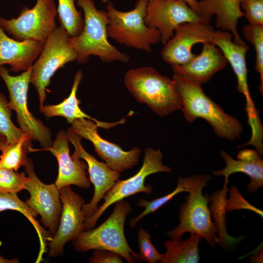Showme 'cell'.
<instances>
[{"label": "cell", "instance_id": "ab89813d", "mask_svg": "<svg viewBox=\"0 0 263 263\" xmlns=\"http://www.w3.org/2000/svg\"><path fill=\"white\" fill-rule=\"evenodd\" d=\"M251 0H241V2H246V1H251Z\"/></svg>", "mask_w": 263, "mask_h": 263}, {"label": "cell", "instance_id": "1f68e13d", "mask_svg": "<svg viewBox=\"0 0 263 263\" xmlns=\"http://www.w3.org/2000/svg\"><path fill=\"white\" fill-rule=\"evenodd\" d=\"M138 246L141 261L149 263H161L164 254L159 253L151 242V236L146 230L138 231Z\"/></svg>", "mask_w": 263, "mask_h": 263}, {"label": "cell", "instance_id": "277c9868", "mask_svg": "<svg viewBox=\"0 0 263 263\" xmlns=\"http://www.w3.org/2000/svg\"><path fill=\"white\" fill-rule=\"evenodd\" d=\"M124 83L136 100L161 116L182 110L180 96L172 79L150 66L129 70Z\"/></svg>", "mask_w": 263, "mask_h": 263}, {"label": "cell", "instance_id": "f35d334b", "mask_svg": "<svg viewBox=\"0 0 263 263\" xmlns=\"http://www.w3.org/2000/svg\"><path fill=\"white\" fill-rule=\"evenodd\" d=\"M101 1L103 3H107L110 1V0H101Z\"/></svg>", "mask_w": 263, "mask_h": 263}, {"label": "cell", "instance_id": "83f0119b", "mask_svg": "<svg viewBox=\"0 0 263 263\" xmlns=\"http://www.w3.org/2000/svg\"><path fill=\"white\" fill-rule=\"evenodd\" d=\"M242 32L244 38L254 46L256 51L255 70L260 75L259 89L263 94V25H245Z\"/></svg>", "mask_w": 263, "mask_h": 263}, {"label": "cell", "instance_id": "9c48e42d", "mask_svg": "<svg viewBox=\"0 0 263 263\" xmlns=\"http://www.w3.org/2000/svg\"><path fill=\"white\" fill-rule=\"evenodd\" d=\"M162 157L159 149L154 150L151 148H146L140 169L130 178L123 180L118 179L115 183L104 195L103 203L92 216L85 220V230L94 228L99 218L112 205L137 193L150 194L153 188L149 185H145L146 178L157 172H170L172 171L171 168L163 164Z\"/></svg>", "mask_w": 263, "mask_h": 263}, {"label": "cell", "instance_id": "d6a6232c", "mask_svg": "<svg viewBox=\"0 0 263 263\" xmlns=\"http://www.w3.org/2000/svg\"><path fill=\"white\" fill-rule=\"evenodd\" d=\"M229 192L230 197L228 199H225V211L246 209L253 211L263 217V211L249 204L242 196L236 187H232Z\"/></svg>", "mask_w": 263, "mask_h": 263}, {"label": "cell", "instance_id": "d6986e66", "mask_svg": "<svg viewBox=\"0 0 263 263\" xmlns=\"http://www.w3.org/2000/svg\"><path fill=\"white\" fill-rule=\"evenodd\" d=\"M203 45L201 54L188 62L171 66L174 75L202 86L225 67L227 60L215 44L207 43Z\"/></svg>", "mask_w": 263, "mask_h": 263}, {"label": "cell", "instance_id": "8992f818", "mask_svg": "<svg viewBox=\"0 0 263 263\" xmlns=\"http://www.w3.org/2000/svg\"><path fill=\"white\" fill-rule=\"evenodd\" d=\"M147 2L138 0L134 8L126 12L116 9L111 1L107 2L108 38L120 44L151 52L152 46L161 41V36L157 29L145 23Z\"/></svg>", "mask_w": 263, "mask_h": 263}, {"label": "cell", "instance_id": "3957f363", "mask_svg": "<svg viewBox=\"0 0 263 263\" xmlns=\"http://www.w3.org/2000/svg\"><path fill=\"white\" fill-rule=\"evenodd\" d=\"M84 13V27L80 34L70 37V42L76 52L79 63H84L91 56L106 62L127 63L130 56L120 51L108 40V16L106 10H98L93 0H76Z\"/></svg>", "mask_w": 263, "mask_h": 263}, {"label": "cell", "instance_id": "ba28073f", "mask_svg": "<svg viewBox=\"0 0 263 263\" xmlns=\"http://www.w3.org/2000/svg\"><path fill=\"white\" fill-rule=\"evenodd\" d=\"M32 67L19 75L13 76L5 66H0V76L8 89L9 106L16 113L19 128L31 140L38 141L45 149L52 145L51 131L31 114L27 107V92Z\"/></svg>", "mask_w": 263, "mask_h": 263}, {"label": "cell", "instance_id": "ffe728a7", "mask_svg": "<svg viewBox=\"0 0 263 263\" xmlns=\"http://www.w3.org/2000/svg\"><path fill=\"white\" fill-rule=\"evenodd\" d=\"M44 43L32 40L19 41L9 37L0 26V66L8 64L9 72L18 73L31 68Z\"/></svg>", "mask_w": 263, "mask_h": 263}, {"label": "cell", "instance_id": "2e32d148", "mask_svg": "<svg viewBox=\"0 0 263 263\" xmlns=\"http://www.w3.org/2000/svg\"><path fill=\"white\" fill-rule=\"evenodd\" d=\"M69 141L75 147L73 156L83 159L87 164L90 180L94 187V193L89 203L84 204L82 210L85 219L92 216L98 208V203L115 183L120 173L110 168L105 163L98 161L83 147V138L70 128L67 132Z\"/></svg>", "mask_w": 263, "mask_h": 263}, {"label": "cell", "instance_id": "e575fe53", "mask_svg": "<svg viewBox=\"0 0 263 263\" xmlns=\"http://www.w3.org/2000/svg\"><path fill=\"white\" fill-rule=\"evenodd\" d=\"M123 257L114 252L105 249L94 250L90 258L91 263H122Z\"/></svg>", "mask_w": 263, "mask_h": 263}, {"label": "cell", "instance_id": "4dcf8cb0", "mask_svg": "<svg viewBox=\"0 0 263 263\" xmlns=\"http://www.w3.org/2000/svg\"><path fill=\"white\" fill-rule=\"evenodd\" d=\"M28 178L22 172L0 168V191L18 193L25 189Z\"/></svg>", "mask_w": 263, "mask_h": 263}, {"label": "cell", "instance_id": "30bf717a", "mask_svg": "<svg viewBox=\"0 0 263 263\" xmlns=\"http://www.w3.org/2000/svg\"><path fill=\"white\" fill-rule=\"evenodd\" d=\"M57 14L54 0H37L32 8L24 6L16 18L0 17V26L16 40L44 43L56 27Z\"/></svg>", "mask_w": 263, "mask_h": 263}, {"label": "cell", "instance_id": "8d00e7d4", "mask_svg": "<svg viewBox=\"0 0 263 263\" xmlns=\"http://www.w3.org/2000/svg\"><path fill=\"white\" fill-rule=\"evenodd\" d=\"M18 262L17 259L9 260L0 255V263H15Z\"/></svg>", "mask_w": 263, "mask_h": 263}, {"label": "cell", "instance_id": "f546056e", "mask_svg": "<svg viewBox=\"0 0 263 263\" xmlns=\"http://www.w3.org/2000/svg\"><path fill=\"white\" fill-rule=\"evenodd\" d=\"M12 110L9 101L0 93V135L4 136L6 143L10 144L19 140L24 132L16 127L11 118Z\"/></svg>", "mask_w": 263, "mask_h": 263}, {"label": "cell", "instance_id": "74e56055", "mask_svg": "<svg viewBox=\"0 0 263 263\" xmlns=\"http://www.w3.org/2000/svg\"><path fill=\"white\" fill-rule=\"evenodd\" d=\"M6 143V139L5 137L2 135H0V151L1 150L3 146Z\"/></svg>", "mask_w": 263, "mask_h": 263}, {"label": "cell", "instance_id": "6da1fadb", "mask_svg": "<svg viewBox=\"0 0 263 263\" xmlns=\"http://www.w3.org/2000/svg\"><path fill=\"white\" fill-rule=\"evenodd\" d=\"M172 80L180 96L181 110L187 122L192 123L197 118H202L211 125L218 137L230 141L240 137L243 131L241 122L226 113L209 98L201 85L174 75Z\"/></svg>", "mask_w": 263, "mask_h": 263}, {"label": "cell", "instance_id": "f1b7e54d", "mask_svg": "<svg viewBox=\"0 0 263 263\" xmlns=\"http://www.w3.org/2000/svg\"><path fill=\"white\" fill-rule=\"evenodd\" d=\"M185 191L187 192V188L185 186L184 179V178L179 177L178 179L176 188L169 193L151 201H148L141 198L138 201L137 205L140 207H144L145 209L141 213L130 220V226L132 227H135L137 223L144 217L150 213H154L177 194Z\"/></svg>", "mask_w": 263, "mask_h": 263}, {"label": "cell", "instance_id": "4316f807", "mask_svg": "<svg viewBox=\"0 0 263 263\" xmlns=\"http://www.w3.org/2000/svg\"><path fill=\"white\" fill-rule=\"evenodd\" d=\"M75 0H58L57 12L60 25L71 37L80 34L84 24L82 13L75 6Z\"/></svg>", "mask_w": 263, "mask_h": 263}, {"label": "cell", "instance_id": "4fadbf2b", "mask_svg": "<svg viewBox=\"0 0 263 263\" xmlns=\"http://www.w3.org/2000/svg\"><path fill=\"white\" fill-rule=\"evenodd\" d=\"M59 191L62 208L57 231L49 241L50 257L62 255L65 244L85 230L83 198L74 192L70 186L59 188Z\"/></svg>", "mask_w": 263, "mask_h": 263}, {"label": "cell", "instance_id": "44dd1931", "mask_svg": "<svg viewBox=\"0 0 263 263\" xmlns=\"http://www.w3.org/2000/svg\"><path fill=\"white\" fill-rule=\"evenodd\" d=\"M221 157L225 161V168L220 170L212 172L214 175L229 176L234 173H244L250 178L247 185V190L253 193L263 186V160L256 150L245 149L240 150L237 156V159H233L226 151L220 152Z\"/></svg>", "mask_w": 263, "mask_h": 263}, {"label": "cell", "instance_id": "603a6c76", "mask_svg": "<svg viewBox=\"0 0 263 263\" xmlns=\"http://www.w3.org/2000/svg\"><path fill=\"white\" fill-rule=\"evenodd\" d=\"M82 75L83 73L81 70L76 72L70 94L68 97L58 104L43 105L39 108L40 112L47 117H63L70 124L77 119L86 118L94 121L98 127L104 129L111 128L117 125L123 124L125 121L124 119L113 123L100 121L87 115L81 110L79 106L80 101L76 97V93Z\"/></svg>", "mask_w": 263, "mask_h": 263}, {"label": "cell", "instance_id": "5bb4252c", "mask_svg": "<svg viewBox=\"0 0 263 263\" xmlns=\"http://www.w3.org/2000/svg\"><path fill=\"white\" fill-rule=\"evenodd\" d=\"M214 30L209 22L197 21L179 25L173 36L164 45L161 56L166 63L172 65L188 62L196 55L192 47L198 43H213Z\"/></svg>", "mask_w": 263, "mask_h": 263}, {"label": "cell", "instance_id": "d4e9b609", "mask_svg": "<svg viewBox=\"0 0 263 263\" xmlns=\"http://www.w3.org/2000/svg\"><path fill=\"white\" fill-rule=\"evenodd\" d=\"M6 210L18 211L25 216L33 225L39 237L40 244V256L45 252L47 241L53 235L45 231L39 224L36 218L38 214L23 202L17 196V193L0 191V212Z\"/></svg>", "mask_w": 263, "mask_h": 263}, {"label": "cell", "instance_id": "7402d4cb", "mask_svg": "<svg viewBox=\"0 0 263 263\" xmlns=\"http://www.w3.org/2000/svg\"><path fill=\"white\" fill-rule=\"evenodd\" d=\"M197 13L208 21H210L213 16H215L218 28L230 32L235 43H245L237 30L239 20L244 16L241 0H202L198 1Z\"/></svg>", "mask_w": 263, "mask_h": 263}, {"label": "cell", "instance_id": "52a82bcc", "mask_svg": "<svg viewBox=\"0 0 263 263\" xmlns=\"http://www.w3.org/2000/svg\"><path fill=\"white\" fill-rule=\"evenodd\" d=\"M70 37L62 27H56L44 42L32 67L30 82L37 90L39 108L43 106L47 96L46 88L55 73L67 63L77 60L78 55L70 42Z\"/></svg>", "mask_w": 263, "mask_h": 263}, {"label": "cell", "instance_id": "484cf974", "mask_svg": "<svg viewBox=\"0 0 263 263\" xmlns=\"http://www.w3.org/2000/svg\"><path fill=\"white\" fill-rule=\"evenodd\" d=\"M30 137L23 133L19 140L6 143L1 150L0 168L18 171L19 168L26 164L27 153L31 152L32 144Z\"/></svg>", "mask_w": 263, "mask_h": 263}, {"label": "cell", "instance_id": "ac0fdd59", "mask_svg": "<svg viewBox=\"0 0 263 263\" xmlns=\"http://www.w3.org/2000/svg\"><path fill=\"white\" fill-rule=\"evenodd\" d=\"M69 141L67 132L60 130L51 146L38 150L50 151L57 159L58 173L55 184L58 189L71 185L88 188L91 184L86 172L87 164L80 158L70 155Z\"/></svg>", "mask_w": 263, "mask_h": 263}, {"label": "cell", "instance_id": "d590c367", "mask_svg": "<svg viewBox=\"0 0 263 263\" xmlns=\"http://www.w3.org/2000/svg\"><path fill=\"white\" fill-rule=\"evenodd\" d=\"M148 1V0H145ZM187 3L197 12L198 1L197 0H184Z\"/></svg>", "mask_w": 263, "mask_h": 263}, {"label": "cell", "instance_id": "7a4b0ae2", "mask_svg": "<svg viewBox=\"0 0 263 263\" xmlns=\"http://www.w3.org/2000/svg\"><path fill=\"white\" fill-rule=\"evenodd\" d=\"M210 175L196 174L184 178L187 192L186 202L179 208V225L167 234L172 240H179L186 232L201 236L212 247L219 243L217 226L212 222L208 207L210 196L203 194V188L210 180Z\"/></svg>", "mask_w": 263, "mask_h": 263}, {"label": "cell", "instance_id": "e0dca14e", "mask_svg": "<svg viewBox=\"0 0 263 263\" xmlns=\"http://www.w3.org/2000/svg\"><path fill=\"white\" fill-rule=\"evenodd\" d=\"M233 37L229 31H215L213 43L222 51L230 64L237 79V91L242 94L246 101L245 110L248 118H253L259 114L251 98L247 82V68L245 56L249 47L239 44L232 40Z\"/></svg>", "mask_w": 263, "mask_h": 263}, {"label": "cell", "instance_id": "9a60e30c", "mask_svg": "<svg viewBox=\"0 0 263 263\" xmlns=\"http://www.w3.org/2000/svg\"><path fill=\"white\" fill-rule=\"evenodd\" d=\"M71 124L70 128L73 131L93 143L98 156L111 169L120 172L137 164L141 154L139 148L123 150L119 146L102 138L98 133V126L90 119L78 118Z\"/></svg>", "mask_w": 263, "mask_h": 263}, {"label": "cell", "instance_id": "8fae6325", "mask_svg": "<svg viewBox=\"0 0 263 263\" xmlns=\"http://www.w3.org/2000/svg\"><path fill=\"white\" fill-rule=\"evenodd\" d=\"M145 21L149 27L159 31L163 44L170 39L175 29L182 23L210 22L184 0H148Z\"/></svg>", "mask_w": 263, "mask_h": 263}, {"label": "cell", "instance_id": "5b68a950", "mask_svg": "<svg viewBox=\"0 0 263 263\" xmlns=\"http://www.w3.org/2000/svg\"><path fill=\"white\" fill-rule=\"evenodd\" d=\"M132 211L129 203L123 200L116 202L112 213L101 225L84 230L73 240L75 249L80 252L105 249L119 254L129 263H135L134 258L141 260L139 254L130 248L124 234L126 217Z\"/></svg>", "mask_w": 263, "mask_h": 263}, {"label": "cell", "instance_id": "7c38bea8", "mask_svg": "<svg viewBox=\"0 0 263 263\" xmlns=\"http://www.w3.org/2000/svg\"><path fill=\"white\" fill-rule=\"evenodd\" d=\"M29 179L25 189L30 196L25 203L41 217V222L53 236L56 233L62 211L59 189L55 184H45L37 176L33 163L28 158L24 166Z\"/></svg>", "mask_w": 263, "mask_h": 263}, {"label": "cell", "instance_id": "cb8c5ba5", "mask_svg": "<svg viewBox=\"0 0 263 263\" xmlns=\"http://www.w3.org/2000/svg\"><path fill=\"white\" fill-rule=\"evenodd\" d=\"M202 237L190 233L185 240H168L164 243L166 249L162 263H197L200 260L199 244Z\"/></svg>", "mask_w": 263, "mask_h": 263}, {"label": "cell", "instance_id": "836d02e7", "mask_svg": "<svg viewBox=\"0 0 263 263\" xmlns=\"http://www.w3.org/2000/svg\"><path fill=\"white\" fill-rule=\"evenodd\" d=\"M241 8L250 24L263 25V0L241 2Z\"/></svg>", "mask_w": 263, "mask_h": 263}]
</instances>
